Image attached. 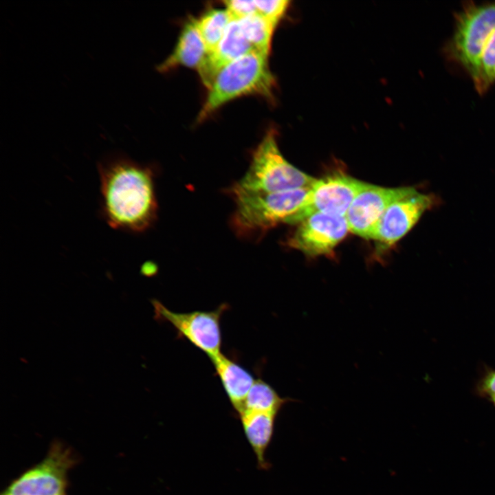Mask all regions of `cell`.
<instances>
[{
	"label": "cell",
	"mask_w": 495,
	"mask_h": 495,
	"mask_svg": "<svg viewBox=\"0 0 495 495\" xmlns=\"http://www.w3.org/2000/svg\"><path fill=\"white\" fill-rule=\"evenodd\" d=\"M102 214L112 228L142 232L154 221L157 201L153 175L126 155L112 154L98 164Z\"/></svg>",
	"instance_id": "6da1fadb"
},
{
	"label": "cell",
	"mask_w": 495,
	"mask_h": 495,
	"mask_svg": "<svg viewBox=\"0 0 495 495\" xmlns=\"http://www.w3.org/2000/svg\"><path fill=\"white\" fill-rule=\"evenodd\" d=\"M274 85L268 56L251 51L220 71L209 89L198 121L204 120L223 104L242 96L257 94L270 98Z\"/></svg>",
	"instance_id": "7a4b0ae2"
},
{
	"label": "cell",
	"mask_w": 495,
	"mask_h": 495,
	"mask_svg": "<svg viewBox=\"0 0 495 495\" xmlns=\"http://www.w3.org/2000/svg\"><path fill=\"white\" fill-rule=\"evenodd\" d=\"M315 180L286 160L278 148L275 131L270 130L255 149L248 170L230 192L271 193L309 188Z\"/></svg>",
	"instance_id": "3957f363"
},
{
	"label": "cell",
	"mask_w": 495,
	"mask_h": 495,
	"mask_svg": "<svg viewBox=\"0 0 495 495\" xmlns=\"http://www.w3.org/2000/svg\"><path fill=\"white\" fill-rule=\"evenodd\" d=\"M309 188L232 195L236 204L232 223L241 234L263 232L280 223H287L302 206Z\"/></svg>",
	"instance_id": "277c9868"
},
{
	"label": "cell",
	"mask_w": 495,
	"mask_h": 495,
	"mask_svg": "<svg viewBox=\"0 0 495 495\" xmlns=\"http://www.w3.org/2000/svg\"><path fill=\"white\" fill-rule=\"evenodd\" d=\"M494 29L495 1L481 4L465 2L454 15V31L444 47L446 58L471 77Z\"/></svg>",
	"instance_id": "5b68a950"
},
{
	"label": "cell",
	"mask_w": 495,
	"mask_h": 495,
	"mask_svg": "<svg viewBox=\"0 0 495 495\" xmlns=\"http://www.w3.org/2000/svg\"><path fill=\"white\" fill-rule=\"evenodd\" d=\"M75 462L66 446L54 442L45 457L13 481L1 495H65L67 473Z\"/></svg>",
	"instance_id": "8992f818"
},
{
	"label": "cell",
	"mask_w": 495,
	"mask_h": 495,
	"mask_svg": "<svg viewBox=\"0 0 495 495\" xmlns=\"http://www.w3.org/2000/svg\"><path fill=\"white\" fill-rule=\"evenodd\" d=\"M154 309V319L159 322H168L177 331L178 336L186 338L210 358L221 353V318L228 309L222 304L212 311H195L187 313L175 312L168 309L157 299L151 300Z\"/></svg>",
	"instance_id": "52a82bcc"
},
{
	"label": "cell",
	"mask_w": 495,
	"mask_h": 495,
	"mask_svg": "<svg viewBox=\"0 0 495 495\" xmlns=\"http://www.w3.org/2000/svg\"><path fill=\"white\" fill-rule=\"evenodd\" d=\"M366 184L342 173L316 179L298 211L287 223L298 224L316 213L345 217L355 197Z\"/></svg>",
	"instance_id": "ba28073f"
},
{
	"label": "cell",
	"mask_w": 495,
	"mask_h": 495,
	"mask_svg": "<svg viewBox=\"0 0 495 495\" xmlns=\"http://www.w3.org/2000/svg\"><path fill=\"white\" fill-rule=\"evenodd\" d=\"M297 225L287 243L311 257L331 253L349 231L345 217L324 213L310 215Z\"/></svg>",
	"instance_id": "9c48e42d"
},
{
	"label": "cell",
	"mask_w": 495,
	"mask_h": 495,
	"mask_svg": "<svg viewBox=\"0 0 495 495\" xmlns=\"http://www.w3.org/2000/svg\"><path fill=\"white\" fill-rule=\"evenodd\" d=\"M434 204V198L430 195L419 192L412 188L386 208L377 224L372 239L384 248L392 246L412 229Z\"/></svg>",
	"instance_id": "30bf717a"
},
{
	"label": "cell",
	"mask_w": 495,
	"mask_h": 495,
	"mask_svg": "<svg viewBox=\"0 0 495 495\" xmlns=\"http://www.w3.org/2000/svg\"><path fill=\"white\" fill-rule=\"evenodd\" d=\"M412 188H386L366 183L355 197L345 215L349 231L372 239L377 224L386 208Z\"/></svg>",
	"instance_id": "8fae6325"
},
{
	"label": "cell",
	"mask_w": 495,
	"mask_h": 495,
	"mask_svg": "<svg viewBox=\"0 0 495 495\" xmlns=\"http://www.w3.org/2000/svg\"><path fill=\"white\" fill-rule=\"evenodd\" d=\"M253 50H254L245 38L239 21L232 20L217 48L206 56L197 69L204 85L210 89L221 69Z\"/></svg>",
	"instance_id": "7c38bea8"
},
{
	"label": "cell",
	"mask_w": 495,
	"mask_h": 495,
	"mask_svg": "<svg viewBox=\"0 0 495 495\" xmlns=\"http://www.w3.org/2000/svg\"><path fill=\"white\" fill-rule=\"evenodd\" d=\"M244 434L256 459L258 469L268 470L271 464L266 452L272 441L278 414L243 411L238 415Z\"/></svg>",
	"instance_id": "4fadbf2b"
},
{
	"label": "cell",
	"mask_w": 495,
	"mask_h": 495,
	"mask_svg": "<svg viewBox=\"0 0 495 495\" xmlns=\"http://www.w3.org/2000/svg\"><path fill=\"white\" fill-rule=\"evenodd\" d=\"M207 55L206 46L197 25V19L191 18L184 26L173 52L157 69L167 72L177 66L198 69Z\"/></svg>",
	"instance_id": "5bb4252c"
},
{
	"label": "cell",
	"mask_w": 495,
	"mask_h": 495,
	"mask_svg": "<svg viewBox=\"0 0 495 495\" xmlns=\"http://www.w3.org/2000/svg\"><path fill=\"white\" fill-rule=\"evenodd\" d=\"M210 360L233 408L238 414L255 381L254 377L221 353L210 358Z\"/></svg>",
	"instance_id": "9a60e30c"
},
{
	"label": "cell",
	"mask_w": 495,
	"mask_h": 495,
	"mask_svg": "<svg viewBox=\"0 0 495 495\" xmlns=\"http://www.w3.org/2000/svg\"><path fill=\"white\" fill-rule=\"evenodd\" d=\"M294 401L291 398L281 397L267 382L255 380L244 402L240 414L243 411H259L278 414L288 402Z\"/></svg>",
	"instance_id": "2e32d148"
},
{
	"label": "cell",
	"mask_w": 495,
	"mask_h": 495,
	"mask_svg": "<svg viewBox=\"0 0 495 495\" xmlns=\"http://www.w3.org/2000/svg\"><path fill=\"white\" fill-rule=\"evenodd\" d=\"M237 21L253 49L269 56L272 34L276 26L258 13Z\"/></svg>",
	"instance_id": "e0dca14e"
},
{
	"label": "cell",
	"mask_w": 495,
	"mask_h": 495,
	"mask_svg": "<svg viewBox=\"0 0 495 495\" xmlns=\"http://www.w3.org/2000/svg\"><path fill=\"white\" fill-rule=\"evenodd\" d=\"M232 21L227 10L213 9L197 19V25L204 42L207 54L218 46Z\"/></svg>",
	"instance_id": "ac0fdd59"
},
{
	"label": "cell",
	"mask_w": 495,
	"mask_h": 495,
	"mask_svg": "<svg viewBox=\"0 0 495 495\" xmlns=\"http://www.w3.org/2000/svg\"><path fill=\"white\" fill-rule=\"evenodd\" d=\"M471 78L479 94L485 93L495 84V29L483 48Z\"/></svg>",
	"instance_id": "d6986e66"
},
{
	"label": "cell",
	"mask_w": 495,
	"mask_h": 495,
	"mask_svg": "<svg viewBox=\"0 0 495 495\" xmlns=\"http://www.w3.org/2000/svg\"><path fill=\"white\" fill-rule=\"evenodd\" d=\"M255 3L258 13L276 26L285 15L290 1L287 0H258L255 1Z\"/></svg>",
	"instance_id": "ffe728a7"
},
{
	"label": "cell",
	"mask_w": 495,
	"mask_h": 495,
	"mask_svg": "<svg viewBox=\"0 0 495 495\" xmlns=\"http://www.w3.org/2000/svg\"><path fill=\"white\" fill-rule=\"evenodd\" d=\"M223 3L232 20H240L258 13L255 0H229Z\"/></svg>",
	"instance_id": "44dd1931"
},
{
	"label": "cell",
	"mask_w": 495,
	"mask_h": 495,
	"mask_svg": "<svg viewBox=\"0 0 495 495\" xmlns=\"http://www.w3.org/2000/svg\"><path fill=\"white\" fill-rule=\"evenodd\" d=\"M476 390L481 396L495 395V370L488 371L479 380Z\"/></svg>",
	"instance_id": "7402d4cb"
},
{
	"label": "cell",
	"mask_w": 495,
	"mask_h": 495,
	"mask_svg": "<svg viewBox=\"0 0 495 495\" xmlns=\"http://www.w3.org/2000/svg\"><path fill=\"white\" fill-rule=\"evenodd\" d=\"M489 398L491 402L493 403V404L495 406V395L491 396Z\"/></svg>",
	"instance_id": "603a6c76"
}]
</instances>
